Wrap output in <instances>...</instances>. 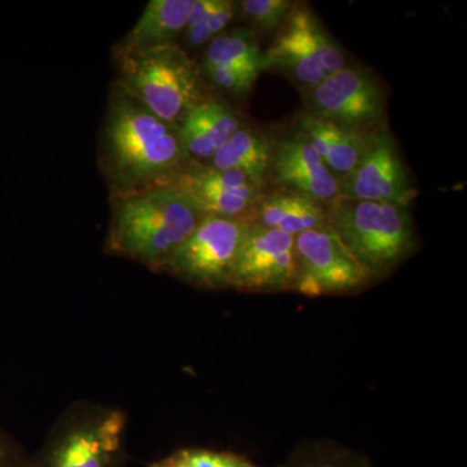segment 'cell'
<instances>
[{
  "label": "cell",
  "mask_w": 467,
  "mask_h": 467,
  "mask_svg": "<svg viewBox=\"0 0 467 467\" xmlns=\"http://www.w3.org/2000/svg\"><path fill=\"white\" fill-rule=\"evenodd\" d=\"M173 186L182 192L202 216L248 218L263 198V189L247 175L192 161Z\"/></svg>",
  "instance_id": "obj_12"
},
{
  "label": "cell",
  "mask_w": 467,
  "mask_h": 467,
  "mask_svg": "<svg viewBox=\"0 0 467 467\" xmlns=\"http://www.w3.org/2000/svg\"><path fill=\"white\" fill-rule=\"evenodd\" d=\"M326 209L328 225L378 281L417 251L416 227L407 207L337 196Z\"/></svg>",
  "instance_id": "obj_5"
},
{
  "label": "cell",
  "mask_w": 467,
  "mask_h": 467,
  "mask_svg": "<svg viewBox=\"0 0 467 467\" xmlns=\"http://www.w3.org/2000/svg\"><path fill=\"white\" fill-rule=\"evenodd\" d=\"M128 414L90 400L67 405L26 467H125Z\"/></svg>",
  "instance_id": "obj_4"
},
{
  "label": "cell",
  "mask_w": 467,
  "mask_h": 467,
  "mask_svg": "<svg viewBox=\"0 0 467 467\" xmlns=\"http://www.w3.org/2000/svg\"><path fill=\"white\" fill-rule=\"evenodd\" d=\"M242 126L241 119L229 106L209 98L184 117L178 131L189 159L204 164L214 158Z\"/></svg>",
  "instance_id": "obj_14"
},
{
  "label": "cell",
  "mask_w": 467,
  "mask_h": 467,
  "mask_svg": "<svg viewBox=\"0 0 467 467\" xmlns=\"http://www.w3.org/2000/svg\"><path fill=\"white\" fill-rule=\"evenodd\" d=\"M275 467H374L365 451L330 438L297 441Z\"/></svg>",
  "instance_id": "obj_20"
},
{
  "label": "cell",
  "mask_w": 467,
  "mask_h": 467,
  "mask_svg": "<svg viewBox=\"0 0 467 467\" xmlns=\"http://www.w3.org/2000/svg\"><path fill=\"white\" fill-rule=\"evenodd\" d=\"M195 0H150L115 52H140L175 45L184 33Z\"/></svg>",
  "instance_id": "obj_16"
},
{
  "label": "cell",
  "mask_w": 467,
  "mask_h": 467,
  "mask_svg": "<svg viewBox=\"0 0 467 467\" xmlns=\"http://www.w3.org/2000/svg\"><path fill=\"white\" fill-rule=\"evenodd\" d=\"M147 467H263L247 454L205 447L178 448Z\"/></svg>",
  "instance_id": "obj_22"
},
{
  "label": "cell",
  "mask_w": 467,
  "mask_h": 467,
  "mask_svg": "<svg viewBox=\"0 0 467 467\" xmlns=\"http://www.w3.org/2000/svg\"><path fill=\"white\" fill-rule=\"evenodd\" d=\"M239 14V5L232 0H195L192 16L184 30L186 41L192 47L209 45Z\"/></svg>",
  "instance_id": "obj_21"
},
{
  "label": "cell",
  "mask_w": 467,
  "mask_h": 467,
  "mask_svg": "<svg viewBox=\"0 0 467 467\" xmlns=\"http://www.w3.org/2000/svg\"><path fill=\"white\" fill-rule=\"evenodd\" d=\"M100 168L110 196L173 184L192 164L177 126L113 85L100 133Z\"/></svg>",
  "instance_id": "obj_1"
},
{
  "label": "cell",
  "mask_w": 467,
  "mask_h": 467,
  "mask_svg": "<svg viewBox=\"0 0 467 467\" xmlns=\"http://www.w3.org/2000/svg\"><path fill=\"white\" fill-rule=\"evenodd\" d=\"M270 177L287 192L327 205L339 196V180L306 138L297 133L275 144Z\"/></svg>",
  "instance_id": "obj_13"
},
{
  "label": "cell",
  "mask_w": 467,
  "mask_h": 467,
  "mask_svg": "<svg viewBox=\"0 0 467 467\" xmlns=\"http://www.w3.org/2000/svg\"><path fill=\"white\" fill-rule=\"evenodd\" d=\"M202 66H221L259 77L267 69L265 51L254 34L243 27L225 30L209 43Z\"/></svg>",
  "instance_id": "obj_19"
},
{
  "label": "cell",
  "mask_w": 467,
  "mask_h": 467,
  "mask_svg": "<svg viewBox=\"0 0 467 467\" xmlns=\"http://www.w3.org/2000/svg\"><path fill=\"white\" fill-rule=\"evenodd\" d=\"M297 133L315 147L319 158L337 175V180L346 177L356 168L374 133L350 130L312 115L308 110L297 119Z\"/></svg>",
  "instance_id": "obj_15"
},
{
  "label": "cell",
  "mask_w": 467,
  "mask_h": 467,
  "mask_svg": "<svg viewBox=\"0 0 467 467\" xmlns=\"http://www.w3.org/2000/svg\"><path fill=\"white\" fill-rule=\"evenodd\" d=\"M202 217L173 184L110 196L106 252L161 273Z\"/></svg>",
  "instance_id": "obj_2"
},
{
  "label": "cell",
  "mask_w": 467,
  "mask_h": 467,
  "mask_svg": "<svg viewBox=\"0 0 467 467\" xmlns=\"http://www.w3.org/2000/svg\"><path fill=\"white\" fill-rule=\"evenodd\" d=\"M116 84L152 115L177 126L209 99L199 67L178 43L140 52H115Z\"/></svg>",
  "instance_id": "obj_3"
},
{
  "label": "cell",
  "mask_w": 467,
  "mask_h": 467,
  "mask_svg": "<svg viewBox=\"0 0 467 467\" xmlns=\"http://www.w3.org/2000/svg\"><path fill=\"white\" fill-rule=\"evenodd\" d=\"M291 5L288 0H244L238 3L243 16L264 30L281 27L292 8Z\"/></svg>",
  "instance_id": "obj_23"
},
{
  "label": "cell",
  "mask_w": 467,
  "mask_h": 467,
  "mask_svg": "<svg viewBox=\"0 0 467 467\" xmlns=\"http://www.w3.org/2000/svg\"><path fill=\"white\" fill-rule=\"evenodd\" d=\"M312 115L334 124L370 134L386 115V92L379 79L362 67H343L310 88Z\"/></svg>",
  "instance_id": "obj_9"
},
{
  "label": "cell",
  "mask_w": 467,
  "mask_h": 467,
  "mask_svg": "<svg viewBox=\"0 0 467 467\" xmlns=\"http://www.w3.org/2000/svg\"><path fill=\"white\" fill-rule=\"evenodd\" d=\"M265 57L267 69L285 70L308 88L346 67L342 48L306 5H292Z\"/></svg>",
  "instance_id": "obj_8"
},
{
  "label": "cell",
  "mask_w": 467,
  "mask_h": 467,
  "mask_svg": "<svg viewBox=\"0 0 467 467\" xmlns=\"http://www.w3.org/2000/svg\"><path fill=\"white\" fill-rule=\"evenodd\" d=\"M295 275L294 236L248 223L236 254L230 288L248 294L292 292Z\"/></svg>",
  "instance_id": "obj_10"
},
{
  "label": "cell",
  "mask_w": 467,
  "mask_h": 467,
  "mask_svg": "<svg viewBox=\"0 0 467 467\" xmlns=\"http://www.w3.org/2000/svg\"><path fill=\"white\" fill-rule=\"evenodd\" d=\"M29 454L20 441L0 429V467H26Z\"/></svg>",
  "instance_id": "obj_24"
},
{
  "label": "cell",
  "mask_w": 467,
  "mask_h": 467,
  "mask_svg": "<svg viewBox=\"0 0 467 467\" xmlns=\"http://www.w3.org/2000/svg\"><path fill=\"white\" fill-rule=\"evenodd\" d=\"M250 223L297 236L327 223V209L301 193L284 192L263 196L248 217Z\"/></svg>",
  "instance_id": "obj_17"
},
{
  "label": "cell",
  "mask_w": 467,
  "mask_h": 467,
  "mask_svg": "<svg viewBox=\"0 0 467 467\" xmlns=\"http://www.w3.org/2000/svg\"><path fill=\"white\" fill-rule=\"evenodd\" d=\"M248 218L204 216L169 257L162 275L208 291L229 290Z\"/></svg>",
  "instance_id": "obj_7"
},
{
  "label": "cell",
  "mask_w": 467,
  "mask_h": 467,
  "mask_svg": "<svg viewBox=\"0 0 467 467\" xmlns=\"http://www.w3.org/2000/svg\"><path fill=\"white\" fill-rule=\"evenodd\" d=\"M418 192L389 129L371 134L356 168L339 180V196L355 201L384 202L410 207Z\"/></svg>",
  "instance_id": "obj_11"
},
{
  "label": "cell",
  "mask_w": 467,
  "mask_h": 467,
  "mask_svg": "<svg viewBox=\"0 0 467 467\" xmlns=\"http://www.w3.org/2000/svg\"><path fill=\"white\" fill-rule=\"evenodd\" d=\"M295 256L296 275L292 292L303 296H347L378 282L328 223L295 236Z\"/></svg>",
  "instance_id": "obj_6"
},
{
  "label": "cell",
  "mask_w": 467,
  "mask_h": 467,
  "mask_svg": "<svg viewBox=\"0 0 467 467\" xmlns=\"http://www.w3.org/2000/svg\"><path fill=\"white\" fill-rule=\"evenodd\" d=\"M275 144L256 129L242 126L208 162L218 169L241 171L263 189L272 167Z\"/></svg>",
  "instance_id": "obj_18"
}]
</instances>
